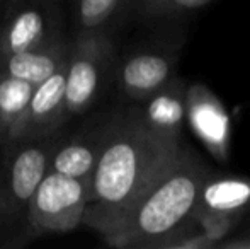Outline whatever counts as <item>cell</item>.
Masks as SVG:
<instances>
[{
  "label": "cell",
  "mask_w": 250,
  "mask_h": 249,
  "mask_svg": "<svg viewBox=\"0 0 250 249\" xmlns=\"http://www.w3.org/2000/svg\"><path fill=\"white\" fill-rule=\"evenodd\" d=\"M62 38L56 3L10 0L0 14V58Z\"/></svg>",
  "instance_id": "8992f818"
},
{
  "label": "cell",
  "mask_w": 250,
  "mask_h": 249,
  "mask_svg": "<svg viewBox=\"0 0 250 249\" xmlns=\"http://www.w3.org/2000/svg\"><path fill=\"white\" fill-rule=\"evenodd\" d=\"M138 0H77V33H109L112 24L136 9Z\"/></svg>",
  "instance_id": "5bb4252c"
},
{
  "label": "cell",
  "mask_w": 250,
  "mask_h": 249,
  "mask_svg": "<svg viewBox=\"0 0 250 249\" xmlns=\"http://www.w3.org/2000/svg\"><path fill=\"white\" fill-rule=\"evenodd\" d=\"M109 118L111 114L102 118L96 126L80 130L66 138L60 136L51 152L50 169L89 183L105 143Z\"/></svg>",
  "instance_id": "30bf717a"
},
{
  "label": "cell",
  "mask_w": 250,
  "mask_h": 249,
  "mask_svg": "<svg viewBox=\"0 0 250 249\" xmlns=\"http://www.w3.org/2000/svg\"><path fill=\"white\" fill-rule=\"evenodd\" d=\"M34 86L17 77L0 73V145L12 136L17 121L24 114Z\"/></svg>",
  "instance_id": "9a60e30c"
},
{
  "label": "cell",
  "mask_w": 250,
  "mask_h": 249,
  "mask_svg": "<svg viewBox=\"0 0 250 249\" xmlns=\"http://www.w3.org/2000/svg\"><path fill=\"white\" fill-rule=\"evenodd\" d=\"M194 213L233 217L244 224L250 215V176L213 169L201 184Z\"/></svg>",
  "instance_id": "8fae6325"
},
{
  "label": "cell",
  "mask_w": 250,
  "mask_h": 249,
  "mask_svg": "<svg viewBox=\"0 0 250 249\" xmlns=\"http://www.w3.org/2000/svg\"><path fill=\"white\" fill-rule=\"evenodd\" d=\"M213 167L184 143L157 180L104 243L118 249H165L194 215L203 181Z\"/></svg>",
  "instance_id": "7a4b0ae2"
},
{
  "label": "cell",
  "mask_w": 250,
  "mask_h": 249,
  "mask_svg": "<svg viewBox=\"0 0 250 249\" xmlns=\"http://www.w3.org/2000/svg\"><path fill=\"white\" fill-rule=\"evenodd\" d=\"M116 53L109 33H77L70 45L65 75L66 120L87 113L101 97L111 75Z\"/></svg>",
  "instance_id": "3957f363"
},
{
  "label": "cell",
  "mask_w": 250,
  "mask_h": 249,
  "mask_svg": "<svg viewBox=\"0 0 250 249\" xmlns=\"http://www.w3.org/2000/svg\"><path fill=\"white\" fill-rule=\"evenodd\" d=\"M9 2H10V0H0V14H2V10L5 9V5H7Z\"/></svg>",
  "instance_id": "ffe728a7"
},
{
  "label": "cell",
  "mask_w": 250,
  "mask_h": 249,
  "mask_svg": "<svg viewBox=\"0 0 250 249\" xmlns=\"http://www.w3.org/2000/svg\"><path fill=\"white\" fill-rule=\"evenodd\" d=\"M211 0H138L135 12L145 19H165L201 9Z\"/></svg>",
  "instance_id": "2e32d148"
},
{
  "label": "cell",
  "mask_w": 250,
  "mask_h": 249,
  "mask_svg": "<svg viewBox=\"0 0 250 249\" xmlns=\"http://www.w3.org/2000/svg\"><path fill=\"white\" fill-rule=\"evenodd\" d=\"M179 53L167 48L140 50L116 62L118 89L129 103H142L175 77Z\"/></svg>",
  "instance_id": "ba28073f"
},
{
  "label": "cell",
  "mask_w": 250,
  "mask_h": 249,
  "mask_svg": "<svg viewBox=\"0 0 250 249\" xmlns=\"http://www.w3.org/2000/svg\"><path fill=\"white\" fill-rule=\"evenodd\" d=\"M65 75L66 62L48 79L34 86L26 111L17 121L10 140L55 135L68 121L65 116Z\"/></svg>",
  "instance_id": "9c48e42d"
},
{
  "label": "cell",
  "mask_w": 250,
  "mask_h": 249,
  "mask_svg": "<svg viewBox=\"0 0 250 249\" xmlns=\"http://www.w3.org/2000/svg\"><path fill=\"white\" fill-rule=\"evenodd\" d=\"M31 243L26 230L17 224L16 217L10 212V206L7 203L5 191L0 183V248H24Z\"/></svg>",
  "instance_id": "e0dca14e"
},
{
  "label": "cell",
  "mask_w": 250,
  "mask_h": 249,
  "mask_svg": "<svg viewBox=\"0 0 250 249\" xmlns=\"http://www.w3.org/2000/svg\"><path fill=\"white\" fill-rule=\"evenodd\" d=\"M140 114L151 128L170 135L184 136L188 113V84L175 75L164 87L142 103H135Z\"/></svg>",
  "instance_id": "7c38bea8"
},
{
  "label": "cell",
  "mask_w": 250,
  "mask_h": 249,
  "mask_svg": "<svg viewBox=\"0 0 250 249\" xmlns=\"http://www.w3.org/2000/svg\"><path fill=\"white\" fill-rule=\"evenodd\" d=\"M41 2H48V3H58V2H62V0H41Z\"/></svg>",
  "instance_id": "44dd1931"
},
{
  "label": "cell",
  "mask_w": 250,
  "mask_h": 249,
  "mask_svg": "<svg viewBox=\"0 0 250 249\" xmlns=\"http://www.w3.org/2000/svg\"><path fill=\"white\" fill-rule=\"evenodd\" d=\"M184 136L158 132L135 103L112 111L105 143L89 181L83 226L104 239L172 166Z\"/></svg>",
  "instance_id": "6da1fadb"
},
{
  "label": "cell",
  "mask_w": 250,
  "mask_h": 249,
  "mask_svg": "<svg viewBox=\"0 0 250 249\" xmlns=\"http://www.w3.org/2000/svg\"><path fill=\"white\" fill-rule=\"evenodd\" d=\"M220 249H250V236H230L218 244Z\"/></svg>",
  "instance_id": "ac0fdd59"
},
{
  "label": "cell",
  "mask_w": 250,
  "mask_h": 249,
  "mask_svg": "<svg viewBox=\"0 0 250 249\" xmlns=\"http://www.w3.org/2000/svg\"><path fill=\"white\" fill-rule=\"evenodd\" d=\"M89 202V183L66 174L48 171L33 195L27 210L31 239L58 236L83 226Z\"/></svg>",
  "instance_id": "277c9868"
},
{
  "label": "cell",
  "mask_w": 250,
  "mask_h": 249,
  "mask_svg": "<svg viewBox=\"0 0 250 249\" xmlns=\"http://www.w3.org/2000/svg\"><path fill=\"white\" fill-rule=\"evenodd\" d=\"M186 125L211 157L228 164L231 150V118L221 99L201 82L188 84Z\"/></svg>",
  "instance_id": "52a82bcc"
},
{
  "label": "cell",
  "mask_w": 250,
  "mask_h": 249,
  "mask_svg": "<svg viewBox=\"0 0 250 249\" xmlns=\"http://www.w3.org/2000/svg\"><path fill=\"white\" fill-rule=\"evenodd\" d=\"M60 135H48L40 138H17L3 143L5 157L0 169V183L5 191L10 212L17 224L27 230V210L33 195L46 173L50 171L51 152ZM33 241V239H31Z\"/></svg>",
  "instance_id": "5b68a950"
},
{
  "label": "cell",
  "mask_w": 250,
  "mask_h": 249,
  "mask_svg": "<svg viewBox=\"0 0 250 249\" xmlns=\"http://www.w3.org/2000/svg\"><path fill=\"white\" fill-rule=\"evenodd\" d=\"M70 45L72 41L62 36L43 46L7 55L0 58V73L26 80L31 86H38L68 60Z\"/></svg>",
  "instance_id": "4fadbf2b"
},
{
  "label": "cell",
  "mask_w": 250,
  "mask_h": 249,
  "mask_svg": "<svg viewBox=\"0 0 250 249\" xmlns=\"http://www.w3.org/2000/svg\"><path fill=\"white\" fill-rule=\"evenodd\" d=\"M240 227H242V229H237L233 234H231V236H250V215L245 219V222L242 224ZM228 237H230V236H228Z\"/></svg>",
  "instance_id": "d6986e66"
}]
</instances>
